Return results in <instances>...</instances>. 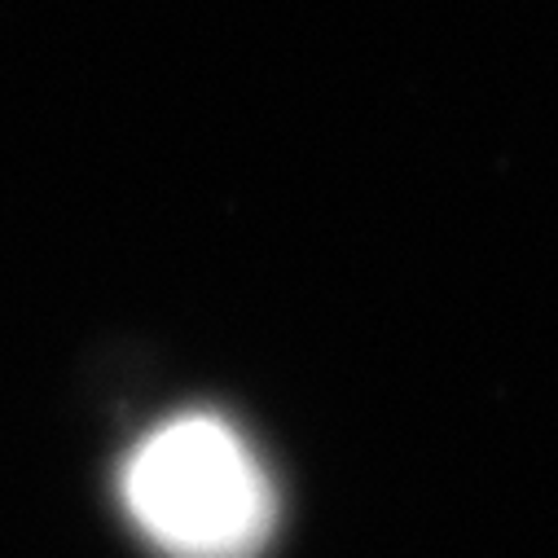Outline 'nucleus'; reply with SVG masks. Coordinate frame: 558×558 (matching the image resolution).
Masks as SVG:
<instances>
[{
    "label": "nucleus",
    "instance_id": "1",
    "mask_svg": "<svg viewBox=\"0 0 558 558\" xmlns=\"http://www.w3.org/2000/svg\"><path fill=\"white\" fill-rule=\"evenodd\" d=\"M123 506L168 558H255L277 493L255 449L211 413L172 417L132 449Z\"/></svg>",
    "mask_w": 558,
    "mask_h": 558
}]
</instances>
